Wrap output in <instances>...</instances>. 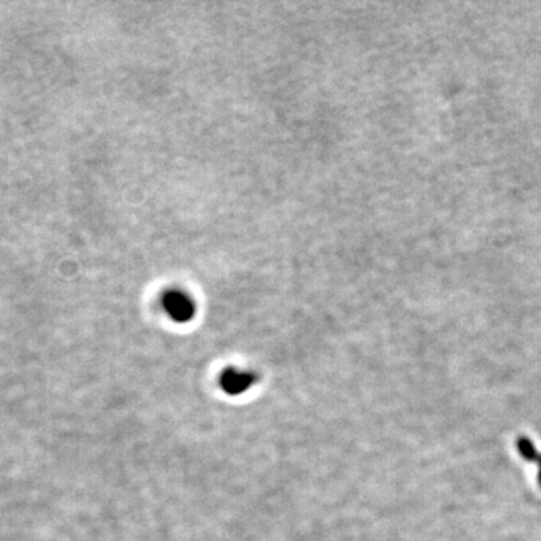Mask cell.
I'll return each instance as SVG.
<instances>
[{
  "label": "cell",
  "instance_id": "cell-1",
  "mask_svg": "<svg viewBox=\"0 0 541 541\" xmlns=\"http://www.w3.org/2000/svg\"><path fill=\"white\" fill-rule=\"evenodd\" d=\"M255 376L248 372H241V370L229 368L221 375L220 385L225 394L229 395H239L248 391L255 384Z\"/></svg>",
  "mask_w": 541,
  "mask_h": 541
},
{
  "label": "cell",
  "instance_id": "cell-2",
  "mask_svg": "<svg viewBox=\"0 0 541 541\" xmlns=\"http://www.w3.org/2000/svg\"><path fill=\"white\" fill-rule=\"evenodd\" d=\"M166 310L171 318L179 322H185L188 319H191L194 314V307L191 301L184 295H178V293L169 295L166 298Z\"/></svg>",
  "mask_w": 541,
  "mask_h": 541
}]
</instances>
